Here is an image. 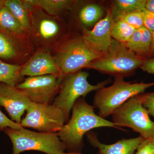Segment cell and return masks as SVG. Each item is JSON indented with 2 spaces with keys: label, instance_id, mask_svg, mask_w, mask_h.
Returning a JSON list of instances; mask_svg holds the SVG:
<instances>
[{
  "label": "cell",
  "instance_id": "obj_21",
  "mask_svg": "<svg viewBox=\"0 0 154 154\" xmlns=\"http://www.w3.org/2000/svg\"><path fill=\"white\" fill-rule=\"evenodd\" d=\"M5 6L10 10L25 30L30 29L28 10L20 0H6Z\"/></svg>",
  "mask_w": 154,
  "mask_h": 154
},
{
  "label": "cell",
  "instance_id": "obj_15",
  "mask_svg": "<svg viewBox=\"0 0 154 154\" xmlns=\"http://www.w3.org/2000/svg\"><path fill=\"white\" fill-rule=\"evenodd\" d=\"M28 10L34 7H39L48 14L56 16L69 10L73 5L75 1L69 0H24L22 1Z\"/></svg>",
  "mask_w": 154,
  "mask_h": 154
},
{
  "label": "cell",
  "instance_id": "obj_17",
  "mask_svg": "<svg viewBox=\"0 0 154 154\" xmlns=\"http://www.w3.org/2000/svg\"><path fill=\"white\" fill-rule=\"evenodd\" d=\"M22 67L16 64L0 60V83L16 87L22 82L23 77L20 74Z\"/></svg>",
  "mask_w": 154,
  "mask_h": 154
},
{
  "label": "cell",
  "instance_id": "obj_11",
  "mask_svg": "<svg viewBox=\"0 0 154 154\" xmlns=\"http://www.w3.org/2000/svg\"><path fill=\"white\" fill-rule=\"evenodd\" d=\"M114 23L111 9H108L105 18L97 22L92 30L84 29L83 37L94 49L104 54L112 41L111 33Z\"/></svg>",
  "mask_w": 154,
  "mask_h": 154
},
{
  "label": "cell",
  "instance_id": "obj_8",
  "mask_svg": "<svg viewBox=\"0 0 154 154\" xmlns=\"http://www.w3.org/2000/svg\"><path fill=\"white\" fill-rule=\"evenodd\" d=\"M26 111L21 126L34 128L40 132L57 133L69 119L63 110L53 104L31 102Z\"/></svg>",
  "mask_w": 154,
  "mask_h": 154
},
{
  "label": "cell",
  "instance_id": "obj_28",
  "mask_svg": "<svg viewBox=\"0 0 154 154\" xmlns=\"http://www.w3.org/2000/svg\"><path fill=\"white\" fill-rule=\"evenodd\" d=\"M137 152L134 154H153L154 143L152 139H145L139 146Z\"/></svg>",
  "mask_w": 154,
  "mask_h": 154
},
{
  "label": "cell",
  "instance_id": "obj_19",
  "mask_svg": "<svg viewBox=\"0 0 154 154\" xmlns=\"http://www.w3.org/2000/svg\"><path fill=\"white\" fill-rule=\"evenodd\" d=\"M36 28L37 34L45 41L53 39L60 31V27L54 19L48 17H42L37 22Z\"/></svg>",
  "mask_w": 154,
  "mask_h": 154
},
{
  "label": "cell",
  "instance_id": "obj_7",
  "mask_svg": "<svg viewBox=\"0 0 154 154\" xmlns=\"http://www.w3.org/2000/svg\"><path fill=\"white\" fill-rule=\"evenodd\" d=\"M89 75L87 72L79 71L66 76L62 80L58 96L53 104L63 110L69 118L71 110L78 99L85 97L92 91L104 88L111 82L110 79H108L94 85L88 82Z\"/></svg>",
  "mask_w": 154,
  "mask_h": 154
},
{
  "label": "cell",
  "instance_id": "obj_24",
  "mask_svg": "<svg viewBox=\"0 0 154 154\" xmlns=\"http://www.w3.org/2000/svg\"><path fill=\"white\" fill-rule=\"evenodd\" d=\"M120 19L132 26L136 30L143 27L142 10L127 14Z\"/></svg>",
  "mask_w": 154,
  "mask_h": 154
},
{
  "label": "cell",
  "instance_id": "obj_32",
  "mask_svg": "<svg viewBox=\"0 0 154 154\" xmlns=\"http://www.w3.org/2000/svg\"><path fill=\"white\" fill-rule=\"evenodd\" d=\"M154 56V32L152 33L151 56Z\"/></svg>",
  "mask_w": 154,
  "mask_h": 154
},
{
  "label": "cell",
  "instance_id": "obj_18",
  "mask_svg": "<svg viewBox=\"0 0 154 154\" xmlns=\"http://www.w3.org/2000/svg\"><path fill=\"white\" fill-rule=\"evenodd\" d=\"M0 30L18 37L25 31L19 21L5 6L0 10Z\"/></svg>",
  "mask_w": 154,
  "mask_h": 154
},
{
  "label": "cell",
  "instance_id": "obj_20",
  "mask_svg": "<svg viewBox=\"0 0 154 154\" xmlns=\"http://www.w3.org/2000/svg\"><path fill=\"white\" fill-rule=\"evenodd\" d=\"M104 13V9L99 5L88 4L84 6L80 10L79 18L83 25L91 26L99 22Z\"/></svg>",
  "mask_w": 154,
  "mask_h": 154
},
{
  "label": "cell",
  "instance_id": "obj_4",
  "mask_svg": "<svg viewBox=\"0 0 154 154\" xmlns=\"http://www.w3.org/2000/svg\"><path fill=\"white\" fill-rule=\"evenodd\" d=\"M2 131L11 139L12 154L26 151H37L46 154H75L65 152L66 146L60 140L57 133L34 132L23 127L20 129L7 128Z\"/></svg>",
  "mask_w": 154,
  "mask_h": 154
},
{
  "label": "cell",
  "instance_id": "obj_10",
  "mask_svg": "<svg viewBox=\"0 0 154 154\" xmlns=\"http://www.w3.org/2000/svg\"><path fill=\"white\" fill-rule=\"evenodd\" d=\"M31 102L25 93L16 87L0 83V105L14 122L20 124L22 116Z\"/></svg>",
  "mask_w": 154,
  "mask_h": 154
},
{
  "label": "cell",
  "instance_id": "obj_6",
  "mask_svg": "<svg viewBox=\"0 0 154 154\" xmlns=\"http://www.w3.org/2000/svg\"><path fill=\"white\" fill-rule=\"evenodd\" d=\"M112 122L118 127H127L144 139L154 136V122L142 104V94L133 96L119 107L112 114Z\"/></svg>",
  "mask_w": 154,
  "mask_h": 154
},
{
  "label": "cell",
  "instance_id": "obj_5",
  "mask_svg": "<svg viewBox=\"0 0 154 154\" xmlns=\"http://www.w3.org/2000/svg\"><path fill=\"white\" fill-rule=\"evenodd\" d=\"M103 54L97 51L82 36L68 40L62 46L54 58L60 72V80L79 71Z\"/></svg>",
  "mask_w": 154,
  "mask_h": 154
},
{
  "label": "cell",
  "instance_id": "obj_12",
  "mask_svg": "<svg viewBox=\"0 0 154 154\" xmlns=\"http://www.w3.org/2000/svg\"><path fill=\"white\" fill-rule=\"evenodd\" d=\"M20 74L22 77L39 76L45 75H55L60 77V72L54 58L49 53L39 51L35 53L24 66Z\"/></svg>",
  "mask_w": 154,
  "mask_h": 154
},
{
  "label": "cell",
  "instance_id": "obj_1",
  "mask_svg": "<svg viewBox=\"0 0 154 154\" xmlns=\"http://www.w3.org/2000/svg\"><path fill=\"white\" fill-rule=\"evenodd\" d=\"M100 127L119 128L112 122L96 114L94 106L89 105L81 97L73 106L71 118L57 134L66 146L68 153L82 154L84 135L91 130Z\"/></svg>",
  "mask_w": 154,
  "mask_h": 154
},
{
  "label": "cell",
  "instance_id": "obj_13",
  "mask_svg": "<svg viewBox=\"0 0 154 154\" xmlns=\"http://www.w3.org/2000/svg\"><path fill=\"white\" fill-rule=\"evenodd\" d=\"M87 135L91 145L99 149L97 154H134L135 151L145 139L140 136L134 138L123 139L115 143L107 145L101 143L94 133L88 132Z\"/></svg>",
  "mask_w": 154,
  "mask_h": 154
},
{
  "label": "cell",
  "instance_id": "obj_25",
  "mask_svg": "<svg viewBox=\"0 0 154 154\" xmlns=\"http://www.w3.org/2000/svg\"><path fill=\"white\" fill-rule=\"evenodd\" d=\"M143 28L144 26L136 30L129 41L125 43V46L135 54L137 51L140 43L143 33Z\"/></svg>",
  "mask_w": 154,
  "mask_h": 154
},
{
  "label": "cell",
  "instance_id": "obj_16",
  "mask_svg": "<svg viewBox=\"0 0 154 154\" xmlns=\"http://www.w3.org/2000/svg\"><path fill=\"white\" fill-rule=\"evenodd\" d=\"M147 0H115L111 8L114 22L127 14L145 8Z\"/></svg>",
  "mask_w": 154,
  "mask_h": 154
},
{
  "label": "cell",
  "instance_id": "obj_34",
  "mask_svg": "<svg viewBox=\"0 0 154 154\" xmlns=\"http://www.w3.org/2000/svg\"><path fill=\"white\" fill-rule=\"evenodd\" d=\"M152 141L153 143H154V136L152 138Z\"/></svg>",
  "mask_w": 154,
  "mask_h": 154
},
{
  "label": "cell",
  "instance_id": "obj_31",
  "mask_svg": "<svg viewBox=\"0 0 154 154\" xmlns=\"http://www.w3.org/2000/svg\"><path fill=\"white\" fill-rule=\"evenodd\" d=\"M145 8L154 13V0H147Z\"/></svg>",
  "mask_w": 154,
  "mask_h": 154
},
{
  "label": "cell",
  "instance_id": "obj_30",
  "mask_svg": "<svg viewBox=\"0 0 154 154\" xmlns=\"http://www.w3.org/2000/svg\"><path fill=\"white\" fill-rule=\"evenodd\" d=\"M140 68L143 71L154 74V57L145 60Z\"/></svg>",
  "mask_w": 154,
  "mask_h": 154
},
{
  "label": "cell",
  "instance_id": "obj_22",
  "mask_svg": "<svg viewBox=\"0 0 154 154\" xmlns=\"http://www.w3.org/2000/svg\"><path fill=\"white\" fill-rule=\"evenodd\" d=\"M136 29L121 19L114 22L111 36L116 41L125 43L129 41Z\"/></svg>",
  "mask_w": 154,
  "mask_h": 154
},
{
  "label": "cell",
  "instance_id": "obj_33",
  "mask_svg": "<svg viewBox=\"0 0 154 154\" xmlns=\"http://www.w3.org/2000/svg\"><path fill=\"white\" fill-rule=\"evenodd\" d=\"M6 0H0V10L5 6Z\"/></svg>",
  "mask_w": 154,
  "mask_h": 154
},
{
  "label": "cell",
  "instance_id": "obj_29",
  "mask_svg": "<svg viewBox=\"0 0 154 154\" xmlns=\"http://www.w3.org/2000/svg\"><path fill=\"white\" fill-rule=\"evenodd\" d=\"M7 128L14 129H20L22 128V127L21 125L14 122L8 118L0 110V130L2 131Z\"/></svg>",
  "mask_w": 154,
  "mask_h": 154
},
{
  "label": "cell",
  "instance_id": "obj_2",
  "mask_svg": "<svg viewBox=\"0 0 154 154\" xmlns=\"http://www.w3.org/2000/svg\"><path fill=\"white\" fill-rule=\"evenodd\" d=\"M145 60L128 49L125 43L112 38L107 52L93 61L87 68L112 75L115 78H124L140 67Z\"/></svg>",
  "mask_w": 154,
  "mask_h": 154
},
{
  "label": "cell",
  "instance_id": "obj_35",
  "mask_svg": "<svg viewBox=\"0 0 154 154\" xmlns=\"http://www.w3.org/2000/svg\"><path fill=\"white\" fill-rule=\"evenodd\" d=\"M153 154H154V153Z\"/></svg>",
  "mask_w": 154,
  "mask_h": 154
},
{
  "label": "cell",
  "instance_id": "obj_14",
  "mask_svg": "<svg viewBox=\"0 0 154 154\" xmlns=\"http://www.w3.org/2000/svg\"><path fill=\"white\" fill-rule=\"evenodd\" d=\"M18 37L0 30V60L11 64L17 60L20 52Z\"/></svg>",
  "mask_w": 154,
  "mask_h": 154
},
{
  "label": "cell",
  "instance_id": "obj_9",
  "mask_svg": "<svg viewBox=\"0 0 154 154\" xmlns=\"http://www.w3.org/2000/svg\"><path fill=\"white\" fill-rule=\"evenodd\" d=\"M61 82L55 75L28 77L15 87L25 93L31 102L50 104L60 88Z\"/></svg>",
  "mask_w": 154,
  "mask_h": 154
},
{
  "label": "cell",
  "instance_id": "obj_23",
  "mask_svg": "<svg viewBox=\"0 0 154 154\" xmlns=\"http://www.w3.org/2000/svg\"><path fill=\"white\" fill-rule=\"evenodd\" d=\"M152 41V33L144 27L142 36L136 54L145 59L151 56Z\"/></svg>",
  "mask_w": 154,
  "mask_h": 154
},
{
  "label": "cell",
  "instance_id": "obj_3",
  "mask_svg": "<svg viewBox=\"0 0 154 154\" xmlns=\"http://www.w3.org/2000/svg\"><path fill=\"white\" fill-rule=\"evenodd\" d=\"M124 78H115L113 85L96 91L93 104L98 110V115L105 119L112 115L119 107L133 96L143 93L154 86L153 82H126Z\"/></svg>",
  "mask_w": 154,
  "mask_h": 154
},
{
  "label": "cell",
  "instance_id": "obj_27",
  "mask_svg": "<svg viewBox=\"0 0 154 154\" xmlns=\"http://www.w3.org/2000/svg\"><path fill=\"white\" fill-rule=\"evenodd\" d=\"M142 104L149 115L154 118V92L142 94Z\"/></svg>",
  "mask_w": 154,
  "mask_h": 154
},
{
  "label": "cell",
  "instance_id": "obj_26",
  "mask_svg": "<svg viewBox=\"0 0 154 154\" xmlns=\"http://www.w3.org/2000/svg\"><path fill=\"white\" fill-rule=\"evenodd\" d=\"M143 26L151 33L154 32V13L144 8L142 10Z\"/></svg>",
  "mask_w": 154,
  "mask_h": 154
}]
</instances>
